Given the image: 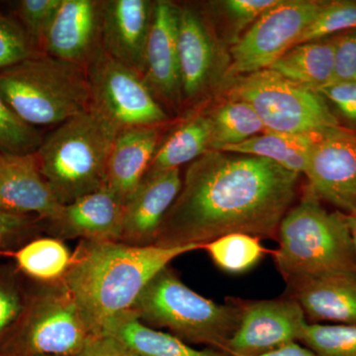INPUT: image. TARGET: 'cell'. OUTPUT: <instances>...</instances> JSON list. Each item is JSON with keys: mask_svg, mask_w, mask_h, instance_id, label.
<instances>
[{"mask_svg": "<svg viewBox=\"0 0 356 356\" xmlns=\"http://www.w3.org/2000/svg\"><path fill=\"white\" fill-rule=\"evenodd\" d=\"M299 177L267 159L208 152L189 163L154 245H204L235 233L277 238Z\"/></svg>", "mask_w": 356, "mask_h": 356, "instance_id": "6da1fadb", "label": "cell"}, {"mask_svg": "<svg viewBox=\"0 0 356 356\" xmlns=\"http://www.w3.org/2000/svg\"><path fill=\"white\" fill-rule=\"evenodd\" d=\"M203 245L136 247L121 242L79 241L63 282L92 336L119 314L131 310L144 288L180 255Z\"/></svg>", "mask_w": 356, "mask_h": 356, "instance_id": "7a4b0ae2", "label": "cell"}, {"mask_svg": "<svg viewBox=\"0 0 356 356\" xmlns=\"http://www.w3.org/2000/svg\"><path fill=\"white\" fill-rule=\"evenodd\" d=\"M116 127L93 105L56 127L35 154L40 172L62 205L107 186Z\"/></svg>", "mask_w": 356, "mask_h": 356, "instance_id": "3957f363", "label": "cell"}, {"mask_svg": "<svg viewBox=\"0 0 356 356\" xmlns=\"http://www.w3.org/2000/svg\"><path fill=\"white\" fill-rule=\"evenodd\" d=\"M308 188L283 218L274 261L286 283L334 273H356V254L344 213L329 212Z\"/></svg>", "mask_w": 356, "mask_h": 356, "instance_id": "277c9868", "label": "cell"}, {"mask_svg": "<svg viewBox=\"0 0 356 356\" xmlns=\"http://www.w3.org/2000/svg\"><path fill=\"white\" fill-rule=\"evenodd\" d=\"M131 311L147 327L168 329L188 344L227 353L240 323L236 298L218 304L187 287L170 266L147 283Z\"/></svg>", "mask_w": 356, "mask_h": 356, "instance_id": "5b68a950", "label": "cell"}, {"mask_svg": "<svg viewBox=\"0 0 356 356\" xmlns=\"http://www.w3.org/2000/svg\"><path fill=\"white\" fill-rule=\"evenodd\" d=\"M0 96L27 125H60L92 105L86 70L40 53L0 72Z\"/></svg>", "mask_w": 356, "mask_h": 356, "instance_id": "8992f818", "label": "cell"}, {"mask_svg": "<svg viewBox=\"0 0 356 356\" xmlns=\"http://www.w3.org/2000/svg\"><path fill=\"white\" fill-rule=\"evenodd\" d=\"M92 336L63 280L27 277L19 321L0 348V356H76Z\"/></svg>", "mask_w": 356, "mask_h": 356, "instance_id": "52a82bcc", "label": "cell"}, {"mask_svg": "<svg viewBox=\"0 0 356 356\" xmlns=\"http://www.w3.org/2000/svg\"><path fill=\"white\" fill-rule=\"evenodd\" d=\"M228 95L250 105L266 132L321 133L339 125L324 96L269 69L234 77Z\"/></svg>", "mask_w": 356, "mask_h": 356, "instance_id": "ba28073f", "label": "cell"}, {"mask_svg": "<svg viewBox=\"0 0 356 356\" xmlns=\"http://www.w3.org/2000/svg\"><path fill=\"white\" fill-rule=\"evenodd\" d=\"M325 3L314 0H280L232 46L229 74L245 76L269 69L296 44Z\"/></svg>", "mask_w": 356, "mask_h": 356, "instance_id": "9c48e42d", "label": "cell"}, {"mask_svg": "<svg viewBox=\"0 0 356 356\" xmlns=\"http://www.w3.org/2000/svg\"><path fill=\"white\" fill-rule=\"evenodd\" d=\"M91 102L116 127L170 123L165 109L137 72L100 50L86 67Z\"/></svg>", "mask_w": 356, "mask_h": 356, "instance_id": "30bf717a", "label": "cell"}, {"mask_svg": "<svg viewBox=\"0 0 356 356\" xmlns=\"http://www.w3.org/2000/svg\"><path fill=\"white\" fill-rule=\"evenodd\" d=\"M236 301L240 323L227 346L229 355L259 356L301 341L309 322L292 297Z\"/></svg>", "mask_w": 356, "mask_h": 356, "instance_id": "8fae6325", "label": "cell"}, {"mask_svg": "<svg viewBox=\"0 0 356 356\" xmlns=\"http://www.w3.org/2000/svg\"><path fill=\"white\" fill-rule=\"evenodd\" d=\"M309 189L318 199L356 213V131L341 126L321 134L309 159Z\"/></svg>", "mask_w": 356, "mask_h": 356, "instance_id": "7c38bea8", "label": "cell"}, {"mask_svg": "<svg viewBox=\"0 0 356 356\" xmlns=\"http://www.w3.org/2000/svg\"><path fill=\"white\" fill-rule=\"evenodd\" d=\"M179 6L166 0L154 1L153 22L147 40L143 79L163 108L184 105L178 56Z\"/></svg>", "mask_w": 356, "mask_h": 356, "instance_id": "4fadbf2b", "label": "cell"}, {"mask_svg": "<svg viewBox=\"0 0 356 356\" xmlns=\"http://www.w3.org/2000/svg\"><path fill=\"white\" fill-rule=\"evenodd\" d=\"M102 0H62L42 54L86 70L102 50Z\"/></svg>", "mask_w": 356, "mask_h": 356, "instance_id": "5bb4252c", "label": "cell"}, {"mask_svg": "<svg viewBox=\"0 0 356 356\" xmlns=\"http://www.w3.org/2000/svg\"><path fill=\"white\" fill-rule=\"evenodd\" d=\"M177 44L184 104L195 102L216 83L219 44L205 17L189 6H179Z\"/></svg>", "mask_w": 356, "mask_h": 356, "instance_id": "9a60e30c", "label": "cell"}, {"mask_svg": "<svg viewBox=\"0 0 356 356\" xmlns=\"http://www.w3.org/2000/svg\"><path fill=\"white\" fill-rule=\"evenodd\" d=\"M123 200L108 187L63 205L57 216L44 222L47 236L60 241L120 242Z\"/></svg>", "mask_w": 356, "mask_h": 356, "instance_id": "2e32d148", "label": "cell"}, {"mask_svg": "<svg viewBox=\"0 0 356 356\" xmlns=\"http://www.w3.org/2000/svg\"><path fill=\"white\" fill-rule=\"evenodd\" d=\"M154 1L102 0V48L143 76Z\"/></svg>", "mask_w": 356, "mask_h": 356, "instance_id": "e0dca14e", "label": "cell"}, {"mask_svg": "<svg viewBox=\"0 0 356 356\" xmlns=\"http://www.w3.org/2000/svg\"><path fill=\"white\" fill-rule=\"evenodd\" d=\"M179 168L147 175L124 204L120 242L154 245L161 222L181 189Z\"/></svg>", "mask_w": 356, "mask_h": 356, "instance_id": "ac0fdd59", "label": "cell"}, {"mask_svg": "<svg viewBox=\"0 0 356 356\" xmlns=\"http://www.w3.org/2000/svg\"><path fill=\"white\" fill-rule=\"evenodd\" d=\"M40 172L34 153L0 152V211L49 221L62 208Z\"/></svg>", "mask_w": 356, "mask_h": 356, "instance_id": "d6986e66", "label": "cell"}, {"mask_svg": "<svg viewBox=\"0 0 356 356\" xmlns=\"http://www.w3.org/2000/svg\"><path fill=\"white\" fill-rule=\"evenodd\" d=\"M309 323L356 325V273H334L287 283Z\"/></svg>", "mask_w": 356, "mask_h": 356, "instance_id": "ffe728a7", "label": "cell"}, {"mask_svg": "<svg viewBox=\"0 0 356 356\" xmlns=\"http://www.w3.org/2000/svg\"><path fill=\"white\" fill-rule=\"evenodd\" d=\"M166 125L121 129L117 134L107 165V187L124 202L149 170Z\"/></svg>", "mask_w": 356, "mask_h": 356, "instance_id": "44dd1931", "label": "cell"}, {"mask_svg": "<svg viewBox=\"0 0 356 356\" xmlns=\"http://www.w3.org/2000/svg\"><path fill=\"white\" fill-rule=\"evenodd\" d=\"M102 334L118 339L138 356H232L212 348L198 350L172 334L156 331L131 310L112 318Z\"/></svg>", "mask_w": 356, "mask_h": 356, "instance_id": "7402d4cb", "label": "cell"}, {"mask_svg": "<svg viewBox=\"0 0 356 356\" xmlns=\"http://www.w3.org/2000/svg\"><path fill=\"white\" fill-rule=\"evenodd\" d=\"M211 143L212 124L209 113L192 115L163 136L145 177L191 163L212 151Z\"/></svg>", "mask_w": 356, "mask_h": 356, "instance_id": "603a6c76", "label": "cell"}, {"mask_svg": "<svg viewBox=\"0 0 356 356\" xmlns=\"http://www.w3.org/2000/svg\"><path fill=\"white\" fill-rule=\"evenodd\" d=\"M336 38L292 47L269 70L312 90L330 86L334 77Z\"/></svg>", "mask_w": 356, "mask_h": 356, "instance_id": "cb8c5ba5", "label": "cell"}, {"mask_svg": "<svg viewBox=\"0 0 356 356\" xmlns=\"http://www.w3.org/2000/svg\"><path fill=\"white\" fill-rule=\"evenodd\" d=\"M321 133L264 132L242 144L222 149L229 153L259 156L277 163L289 172L304 175Z\"/></svg>", "mask_w": 356, "mask_h": 356, "instance_id": "d4e9b609", "label": "cell"}, {"mask_svg": "<svg viewBox=\"0 0 356 356\" xmlns=\"http://www.w3.org/2000/svg\"><path fill=\"white\" fill-rule=\"evenodd\" d=\"M72 254L64 241L49 236H39L15 252H0L2 257L13 259L27 277L42 282L62 280L69 268Z\"/></svg>", "mask_w": 356, "mask_h": 356, "instance_id": "484cf974", "label": "cell"}, {"mask_svg": "<svg viewBox=\"0 0 356 356\" xmlns=\"http://www.w3.org/2000/svg\"><path fill=\"white\" fill-rule=\"evenodd\" d=\"M212 124V151L242 144L266 132L259 117L247 102L229 99L209 112Z\"/></svg>", "mask_w": 356, "mask_h": 356, "instance_id": "4316f807", "label": "cell"}, {"mask_svg": "<svg viewBox=\"0 0 356 356\" xmlns=\"http://www.w3.org/2000/svg\"><path fill=\"white\" fill-rule=\"evenodd\" d=\"M206 250L215 266L228 273H245L257 266L269 250L257 236L229 234L205 243Z\"/></svg>", "mask_w": 356, "mask_h": 356, "instance_id": "83f0119b", "label": "cell"}, {"mask_svg": "<svg viewBox=\"0 0 356 356\" xmlns=\"http://www.w3.org/2000/svg\"><path fill=\"white\" fill-rule=\"evenodd\" d=\"M26 296L27 276L14 261L0 264V348L19 321Z\"/></svg>", "mask_w": 356, "mask_h": 356, "instance_id": "f1b7e54d", "label": "cell"}, {"mask_svg": "<svg viewBox=\"0 0 356 356\" xmlns=\"http://www.w3.org/2000/svg\"><path fill=\"white\" fill-rule=\"evenodd\" d=\"M300 343L317 356H356V325L308 323Z\"/></svg>", "mask_w": 356, "mask_h": 356, "instance_id": "f546056e", "label": "cell"}, {"mask_svg": "<svg viewBox=\"0 0 356 356\" xmlns=\"http://www.w3.org/2000/svg\"><path fill=\"white\" fill-rule=\"evenodd\" d=\"M43 139L38 129L21 120L0 96V152L16 154L34 153Z\"/></svg>", "mask_w": 356, "mask_h": 356, "instance_id": "4dcf8cb0", "label": "cell"}, {"mask_svg": "<svg viewBox=\"0 0 356 356\" xmlns=\"http://www.w3.org/2000/svg\"><path fill=\"white\" fill-rule=\"evenodd\" d=\"M344 30H356V2H327L296 44L318 41Z\"/></svg>", "mask_w": 356, "mask_h": 356, "instance_id": "1f68e13d", "label": "cell"}, {"mask_svg": "<svg viewBox=\"0 0 356 356\" xmlns=\"http://www.w3.org/2000/svg\"><path fill=\"white\" fill-rule=\"evenodd\" d=\"M38 54L31 39L13 13L0 11V72Z\"/></svg>", "mask_w": 356, "mask_h": 356, "instance_id": "d6a6232c", "label": "cell"}, {"mask_svg": "<svg viewBox=\"0 0 356 356\" xmlns=\"http://www.w3.org/2000/svg\"><path fill=\"white\" fill-rule=\"evenodd\" d=\"M62 0H19L13 15L27 33L35 48L42 53L44 37Z\"/></svg>", "mask_w": 356, "mask_h": 356, "instance_id": "836d02e7", "label": "cell"}, {"mask_svg": "<svg viewBox=\"0 0 356 356\" xmlns=\"http://www.w3.org/2000/svg\"><path fill=\"white\" fill-rule=\"evenodd\" d=\"M43 234L44 221L39 218L0 211V252H15Z\"/></svg>", "mask_w": 356, "mask_h": 356, "instance_id": "e575fe53", "label": "cell"}, {"mask_svg": "<svg viewBox=\"0 0 356 356\" xmlns=\"http://www.w3.org/2000/svg\"><path fill=\"white\" fill-rule=\"evenodd\" d=\"M356 83V30L336 38L332 83Z\"/></svg>", "mask_w": 356, "mask_h": 356, "instance_id": "d590c367", "label": "cell"}, {"mask_svg": "<svg viewBox=\"0 0 356 356\" xmlns=\"http://www.w3.org/2000/svg\"><path fill=\"white\" fill-rule=\"evenodd\" d=\"M280 2V0H227L221 2V6L229 18L235 22L236 30H240L245 26L252 25Z\"/></svg>", "mask_w": 356, "mask_h": 356, "instance_id": "8d00e7d4", "label": "cell"}, {"mask_svg": "<svg viewBox=\"0 0 356 356\" xmlns=\"http://www.w3.org/2000/svg\"><path fill=\"white\" fill-rule=\"evenodd\" d=\"M318 92L334 103L346 118L356 123V83L330 84Z\"/></svg>", "mask_w": 356, "mask_h": 356, "instance_id": "74e56055", "label": "cell"}, {"mask_svg": "<svg viewBox=\"0 0 356 356\" xmlns=\"http://www.w3.org/2000/svg\"><path fill=\"white\" fill-rule=\"evenodd\" d=\"M76 356H138L125 344L107 334H95Z\"/></svg>", "mask_w": 356, "mask_h": 356, "instance_id": "f35d334b", "label": "cell"}, {"mask_svg": "<svg viewBox=\"0 0 356 356\" xmlns=\"http://www.w3.org/2000/svg\"><path fill=\"white\" fill-rule=\"evenodd\" d=\"M259 356H317L300 343H292Z\"/></svg>", "mask_w": 356, "mask_h": 356, "instance_id": "ab89813d", "label": "cell"}, {"mask_svg": "<svg viewBox=\"0 0 356 356\" xmlns=\"http://www.w3.org/2000/svg\"><path fill=\"white\" fill-rule=\"evenodd\" d=\"M346 220H348V226H350L356 254V213H355V214L346 215Z\"/></svg>", "mask_w": 356, "mask_h": 356, "instance_id": "60d3db41", "label": "cell"}, {"mask_svg": "<svg viewBox=\"0 0 356 356\" xmlns=\"http://www.w3.org/2000/svg\"><path fill=\"white\" fill-rule=\"evenodd\" d=\"M37 356H53V355H37Z\"/></svg>", "mask_w": 356, "mask_h": 356, "instance_id": "b9f144b4", "label": "cell"}]
</instances>
